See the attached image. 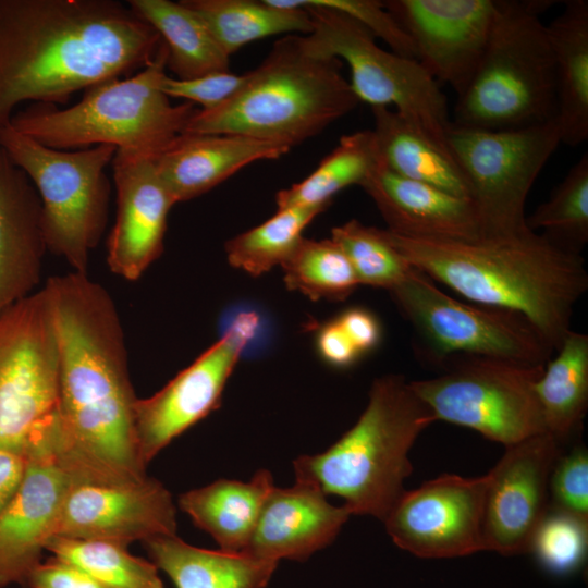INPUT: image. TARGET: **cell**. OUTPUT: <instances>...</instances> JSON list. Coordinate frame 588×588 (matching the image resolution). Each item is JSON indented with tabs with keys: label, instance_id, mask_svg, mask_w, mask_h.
Listing matches in <instances>:
<instances>
[{
	"label": "cell",
	"instance_id": "1",
	"mask_svg": "<svg viewBox=\"0 0 588 588\" xmlns=\"http://www.w3.org/2000/svg\"><path fill=\"white\" fill-rule=\"evenodd\" d=\"M58 335L56 419L48 434L73 481L123 482L147 476L134 432V392L122 321L110 293L88 273L50 277Z\"/></svg>",
	"mask_w": 588,
	"mask_h": 588
},
{
	"label": "cell",
	"instance_id": "2",
	"mask_svg": "<svg viewBox=\"0 0 588 588\" xmlns=\"http://www.w3.org/2000/svg\"><path fill=\"white\" fill-rule=\"evenodd\" d=\"M159 34L114 0H0V127L25 101L76 91L144 69Z\"/></svg>",
	"mask_w": 588,
	"mask_h": 588
},
{
	"label": "cell",
	"instance_id": "3",
	"mask_svg": "<svg viewBox=\"0 0 588 588\" xmlns=\"http://www.w3.org/2000/svg\"><path fill=\"white\" fill-rule=\"evenodd\" d=\"M407 262L477 305L517 313L556 351L588 289L580 254L527 231L471 242L413 240L382 229Z\"/></svg>",
	"mask_w": 588,
	"mask_h": 588
},
{
	"label": "cell",
	"instance_id": "4",
	"mask_svg": "<svg viewBox=\"0 0 588 588\" xmlns=\"http://www.w3.org/2000/svg\"><path fill=\"white\" fill-rule=\"evenodd\" d=\"M358 102L342 61L315 51L306 35H286L246 73L235 95L215 109H198L183 134H236L292 148Z\"/></svg>",
	"mask_w": 588,
	"mask_h": 588
},
{
	"label": "cell",
	"instance_id": "5",
	"mask_svg": "<svg viewBox=\"0 0 588 588\" xmlns=\"http://www.w3.org/2000/svg\"><path fill=\"white\" fill-rule=\"evenodd\" d=\"M434 421L403 376L377 378L355 425L328 450L293 462L296 481L342 498L352 515L383 522L413 471L412 446Z\"/></svg>",
	"mask_w": 588,
	"mask_h": 588
},
{
	"label": "cell",
	"instance_id": "6",
	"mask_svg": "<svg viewBox=\"0 0 588 588\" xmlns=\"http://www.w3.org/2000/svg\"><path fill=\"white\" fill-rule=\"evenodd\" d=\"M166 75L167 49L161 42L155 58L135 75L90 86L65 109L32 103L16 111L10 125L54 149L110 145L117 151L156 159L183 134L198 110L192 102H171L160 88Z\"/></svg>",
	"mask_w": 588,
	"mask_h": 588
},
{
	"label": "cell",
	"instance_id": "7",
	"mask_svg": "<svg viewBox=\"0 0 588 588\" xmlns=\"http://www.w3.org/2000/svg\"><path fill=\"white\" fill-rule=\"evenodd\" d=\"M548 0H497L483 57L457 96L452 124L518 130L554 120V57L542 13Z\"/></svg>",
	"mask_w": 588,
	"mask_h": 588
},
{
	"label": "cell",
	"instance_id": "8",
	"mask_svg": "<svg viewBox=\"0 0 588 588\" xmlns=\"http://www.w3.org/2000/svg\"><path fill=\"white\" fill-rule=\"evenodd\" d=\"M0 147L38 192L48 250L63 258L72 271L87 273L90 252L108 222L111 184L106 169L117 148L54 149L10 124L0 127Z\"/></svg>",
	"mask_w": 588,
	"mask_h": 588
},
{
	"label": "cell",
	"instance_id": "9",
	"mask_svg": "<svg viewBox=\"0 0 588 588\" xmlns=\"http://www.w3.org/2000/svg\"><path fill=\"white\" fill-rule=\"evenodd\" d=\"M289 8L306 9L313 30L306 35L317 52L344 61L351 88L358 99L393 110L420 136L446 155L452 124L448 100L439 83L415 59L381 48L376 38L350 16L306 0H272Z\"/></svg>",
	"mask_w": 588,
	"mask_h": 588
},
{
	"label": "cell",
	"instance_id": "10",
	"mask_svg": "<svg viewBox=\"0 0 588 588\" xmlns=\"http://www.w3.org/2000/svg\"><path fill=\"white\" fill-rule=\"evenodd\" d=\"M389 293L413 327L416 353L441 368L460 357L544 365L554 351L522 315L457 301L414 267Z\"/></svg>",
	"mask_w": 588,
	"mask_h": 588
},
{
	"label": "cell",
	"instance_id": "11",
	"mask_svg": "<svg viewBox=\"0 0 588 588\" xmlns=\"http://www.w3.org/2000/svg\"><path fill=\"white\" fill-rule=\"evenodd\" d=\"M544 365L460 357L441 375L409 384L437 420L509 446L547 432L535 390Z\"/></svg>",
	"mask_w": 588,
	"mask_h": 588
},
{
	"label": "cell",
	"instance_id": "12",
	"mask_svg": "<svg viewBox=\"0 0 588 588\" xmlns=\"http://www.w3.org/2000/svg\"><path fill=\"white\" fill-rule=\"evenodd\" d=\"M560 144L555 119L503 131L451 124L449 146L468 182L481 238L513 237L529 231L528 193Z\"/></svg>",
	"mask_w": 588,
	"mask_h": 588
},
{
	"label": "cell",
	"instance_id": "13",
	"mask_svg": "<svg viewBox=\"0 0 588 588\" xmlns=\"http://www.w3.org/2000/svg\"><path fill=\"white\" fill-rule=\"evenodd\" d=\"M59 347L42 286L0 314V450L25 454L57 408Z\"/></svg>",
	"mask_w": 588,
	"mask_h": 588
},
{
	"label": "cell",
	"instance_id": "14",
	"mask_svg": "<svg viewBox=\"0 0 588 588\" xmlns=\"http://www.w3.org/2000/svg\"><path fill=\"white\" fill-rule=\"evenodd\" d=\"M487 483V474H443L405 490L383 519L388 535L400 549L422 559L483 551Z\"/></svg>",
	"mask_w": 588,
	"mask_h": 588
},
{
	"label": "cell",
	"instance_id": "15",
	"mask_svg": "<svg viewBox=\"0 0 588 588\" xmlns=\"http://www.w3.org/2000/svg\"><path fill=\"white\" fill-rule=\"evenodd\" d=\"M252 316L237 319L224 334L161 390L134 406V432L142 464L215 411L254 333Z\"/></svg>",
	"mask_w": 588,
	"mask_h": 588
},
{
	"label": "cell",
	"instance_id": "16",
	"mask_svg": "<svg viewBox=\"0 0 588 588\" xmlns=\"http://www.w3.org/2000/svg\"><path fill=\"white\" fill-rule=\"evenodd\" d=\"M176 528L170 491L147 475L111 483L72 480L54 537L127 548L135 541L176 535Z\"/></svg>",
	"mask_w": 588,
	"mask_h": 588
},
{
	"label": "cell",
	"instance_id": "17",
	"mask_svg": "<svg viewBox=\"0 0 588 588\" xmlns=\"http://www.w3.org/2000/svg\"><path fill=\"white\" fill-rule=\"evenodd\" d=\"M561 452V444L548 432L505 446L487 474L485 550L506 556L529 552L549 510L550 474Z\"/></svg>",
	"mask_w": 588,
	"mask_h": 588
},
{
	"label": "cell",
	"instance_id": "18",
	"mask_svg": "<svg viewBox=\"0 0 588 588\" xmlns=\"http://www.w3.org/2000/svg\"><path fill=\"white\" fill-rule=\"evenodd\" d=\"M387 10L411 37L417 61L461 95L486 51L497 0H388Z\"/></svg>",
	"mask_w": 588,
	"mask_h": 588
},
{
	"label": "cell",
	"instance_id": "19",
	"mask_svg": "<svg viewBox=\"0 0 588 588\" xmlns=\"http://www.w3.org/2000/svg\"><path fill=\"white\" fill-rule=\"evenodd\" d=\"M20 485L0 517V588H26L57 526L72 478L58 463L42 430L25 450Z\"/></svg>",
	"mask_w": 588,
	"mask_h": 588
},
{
	"label": "cell",
	"instance_id": "20",
	"mask_svg": "<svg viewBox=\"0 0 588 588\" xmlns=\"http://www.w3.org/2000/svg\"><path fill=\"white\" fill-rule=\"evenodd\" d=\"M115 220L107 241L111 272L138 280L163 252L167 219L176 204L155 167V158L115 151L111 162Z\"/></svg>",
	"mask_w": 588,
	"mask_h": 588
},
{
	"label": "cell",
	"instance_id": "21",
	"mask_svg": "<svg viewBox=\"0 0 588 588\" xmlns=\"http://www.w3.org/2000/svg\"><path fill=\"white\" fill-rule=\"evenodd\" d=\"M360 187L377 206L388 224L387 230L396 235L443 242L481 238L471 199L394 173L382 162L378 151Z\"/></svg>",
	"mask_w": 588,
	"mask_h": 588
},
{
	"label": "cell",
	"instance_id": "22",
	"mask_svg": "<svg viewBox=\"0 0 588 588\" xmlns=\"http://www.w3.org/2000/svg\"><path fill=\"white\" fill-rule=\"evenodd\" d=\"M351 515L345 505H332L324 493L309 483L274 486L245 554L273 562L304 561L329 546Z\"/></svg>",
	"mask_w": 588,
	"mask_h": 588
},
{
	"label": "cell",
	"instance_id": "23",
	"mask_svg": "<svg viewBox=\"0 0 588 588\" xmlns=\"http://www.w3.org/2000/svg\"><path fill=\"white\" fill-rule=\"evenodd\" d=\"M47 250L38 192L0 147V314L35 292Z\"/></svg>",
	"mask_w": 588,
	"mask_h": 588
},
{
	"label": "cell",
	"instance_id": "24",
	"mask_svg": "<svg viewBox=\"0 0 588 588\" xmlns=\"http://www.w3.org/2000/svg\"><path fill=\"white\" fill-rule=\"evenodd\" d=\"M290 147L236 134H181L155 159L156 171L175 203L209 192L244 167L278 159Z\"/></svg>",
	"mask_w": 588,
	"mask_h": 588
},
{
	"label": "cell",
	"instance_id": "25",
	"mask_svg": "<svg viewBox=\"0 0 588 588\" xmlns=\"http://www.w3.org/2000/svg\"><path fill=\"white\" fill-rule=\"evenodd\" d=\"M274 487L269 470L259 469L247 482L218 479L179 497V507L209 534L219 549L245 554L262 505Z\"/></svg>",
	"mask_w": 588,
	"mask_h": 588
},
{
	"label": "cell",
	"instance_id": "26",
	"mask_svg": "<svg viewBox=\"0 0 588 588\" xmlns=\"http://www.w3.org/2000/svg\"><path fill=\"white\" fill-rule=\"evenodd\" d=\"M547 29L554 57L561 143L578 146L588 138V1H566Z\"/></svg>",
	"mask_w": 588,
	"mask_h": 588
},
{
	"label": "cell",
	"instance_id": "27",
	"mask_svg": "<svg viewBox=\"0 0 588 588\" xmlns=\"http://www.w3.org/2000/svg\"><path fill=\"white\" fill-rule=\"evenodd\" d=\"M143 543L176 588H266L278 566L248 554L198 548L176 535Z\"/></svg>",
	"mask_w": 588,
	"mask_h": 588
},
{
	"label": "cell",
	"instance_id": "28",
	"mask_svg": "<svg viewBox=\"0 0 588 588\" xmlns=\"http://www.w3.org/2000/svg\"><path fill=\"white\" fill-rule=\"evenodd\" d=\"M127 5L159 34L172 77L192 79L230 71V57L199 15L183 1L128 0Z\"/></svg>",
	"mask_w": 588,
	"mask_h": 588
},
{
	"label": "cell",
	"instance_id": "29",
	"mask_svg": "<svg viewBox=\"0 0 588 588\" xmlns=\"http://www.w3.org/2000/svg\"><path fill=\"white\" fill-rule=\"evenodd\" d=\"M372 115L377 151L391 171L470 199L468 182L454 158L416 133L393 109L376 107Z\"/></svg>",
	"mask_w": 588,
	"mask_h": 588
},
{
	"label": "cell",
	"instance_id": "30",
	"mask_svg": "<svg viewBox=\"0 0 588 588\" xmlns=\"http://www.w3.org/2000/svg\"><path fill=\"white\" fill-rule=\"evenodd\" d=\"M536 382L546 431L560 444L581 429L588 407V335L569 330Z\"/></svg>",
	"mask_w": 588,
	"mask_h": 588
},
{
	"label": "cell",
	"instance_id": "31",
	"mask_svg": "<svg viewBox=\"0 0 588 588\" xmlns=\"http://www.w3.org/2000/svg\"><path fill=\"white\" fill-rule=\"evenodd\" d=\"M182 1L199 15L229 57L266 37L309 35L313 30L306 9L278 5L272 0Z\"/></svg>",
	"mask_w": 588,
	"mask_h": 588
},
{
	"label": "cell",
	"instance_id": "32",
	"mask_svg": "<svg viewBox=\"0 0 588 588\" xmlns=\"http://www.w3.org/2000/svg\"><path fill=\"white\" fill-rule=\"evenodd\" d=\"M376 158L377 148L371 130L342 136L336 147L307 177L277 193V208L324 210L339 192L352 185L360 186Z\"/></svg>",
	"mask_w": 588,
	"mask_h": 588
},
{
	"label": "cell",
	"instance_id": "33",
	"mask_svg": "<svg viewBox=\"0 0 588 588\" xmlns=\"http://www.w3.org/2000/svg\"><path fill=\"white\" fill-rule=\"evenodd\" d=\"M323 210L289 207L259 225L240 233L225 243L229 264L259 277L281 266L303 238V231Z\"/></svg>",
	"mask_w": 588,
	"mask_h": 588
},
{
	"label": "cell",
	"instance_id": "34",
	"mask_svg": "<svg viewBox=\"0 0 588 588\" xmlns=\"http://www.w3.org/2000/svg\"><path fill=\"white\" fill-rule=\"evenodd\" d=\"M281 268L286 287L313 301H343L360 285L345 253L331 237H303Z\"/></svg>",
	"mask_w": 588,
	"mask_h": 588
},
{
	"label": "cell",
	"instance_id": "35",
	"mask_svg": "<svg viewBox=\"0 0 588 588\" xmlns=\"http://www.w3.org/2000/svg\"><path fill=\"white\" fill-rule=\"evenodd\" d=\"M46 551L77 566L109 588H164L155 563L131 554L121 546L53 537Z\"/></svg>",
	"mask_w": 588,
	"mask_h": 588
},
{
	"label": "cell",
	"instance_id": "36",
	"mask_svg": "<svg viewBox=\"0 0 588 588\" xmlns=\"http://www.w3.org/2000/svg\"><path fill=\"white\" fill-rule=\"evenodd\" d=\"M530 231L556 246L580 254L588 242V154L585 152L553 189L548 200L526 217Z\"/></svg>",
	"mask_w": 588,
	"mask_h": 588
},
{
	"label": "cell",
	"instance_id": "37",
	"mask_svg": "<svg viewBox=\"0 0 588 588\" xmlns=\"http://www.w3.org/2000/svg\"><path fill=\"white\" fill-rule=\"evenodd\" d=\"M331 238L345 253L359 284L389 292L413 268L389 243L382 229L365 225L356 219L333 228Z\"/></svg>",
	"mask_w": 588,
	"mask_h": 588
},
{
	"label": "cell",
	"instance_id": "38",
	"mask_svg": "<svg viewBox=\"0 0 588 588\" xmlns=\"http://www.w3.org/2000/svg\"><path fill=\"white\" fill-rule=\"evenodd\" d=\"M587 552L588 519L549 507L528 553H532L548 573L568 576L584 566Z\"/></svg>",
	"mask_w": 588,
	"mask_h": 588
},
{
	"label": "cell",
	"instance_id": "39",
	"mask_svg": "<svg viewBox=\"0 0 588 588\" xmlns=\"http://www.w3.org/2000/svg\"><path fill=\"white\" fill-rule=\"evenodd\" d=\"M549 507L588 519V452L574 445L561 452L549 479Z\"/></svg>",
	"mask_w": 588,
	"mask_h": 588
},
{
	"label": "cell",
	"instance_id": "40",
	"mask_svg": "<svg viewBox=\"0 0 588 588\" xmlns=\"http://www.w3.org/2000/svg\"><path fill=\"white\" fill-rule=\"evenodd\" d=\"M307 2L339 11L366 28L375 38L382 39L390 51L416 59L415 46L383 1L377 0H306Z\"/></svg>",
	"mask_w": 588,
	"mask_h": 588
},
{
	"label": "cell",
	"instance_id": "41",
	"mask_svg": "<svg viewBox=\"0 0 588 588\" xmlns=\"http://www.w3.org/2000/svg\"><path fill=\"white\" fill-rule=\"evenodd\" d=\"M246 81L245 74L218 72L192 79H177L168 74L160 83L161 90L171 99L198 103L200 110H211L235 95Z\"/></svg>",
	"mask_w": 588,
	"mask_h": 588
},
{
	"label": "cell",
	"instance_id": "42",
	"mask_svg": "<svg viewBox=\"0 0 588 588\" xmlns=\"http://www.w3.org/2000/svg\"><path fill=\"white\" fill-rule=\"evenodd\" d=\"M26 588H109L77 566L51 556L30 574Z\"/></svg>",
	"mask_w": 588,
	"mask_h": 588
},
{
	"label": "cell",
	"instance_id": "43",
	"mask_svg": "<svg viewBox=\"0 0 588 588\" xmlns=\"http://www.w3.org/2000/svg\"><path fill=\"white\" fill-rule=\"evenodd\" d=\"M355 348L362 355L372 350L380 340V326L375 316L363 308H351L336 319Z\"/></svg>",
	"mask_w": 588,
	"mask_h": 588
},
{
	"label": "cell",
	"instance_id": "44",
	"mask_svg": "<svg viewBox=\"0 0 588 588\" xmlns=\"http://www.w3.org/2000/svg\"><path fill=\"white\" fill-rule=\"evenodd\" d=\"M317 347L321 357L335 367H347L360 355L336 320L320 328Z\"/></svg>",
	"mask_w": 588,
	"mask_h": 588
},
{
	"label": "cell",
	"instance_id": "45",
	"mask_svg": "<svg viewBox=\"0 0 588 588\" xmlns=\"http://www.w3.org/2000/svg\"><path fill=\"white\" fill-rule=\"evenodd\" d=\"M25 463V454L0 450V517L20 485Z\"/></svg>",
	"mask_w": 588,
	"mask_h": 588
}]
</instances>
